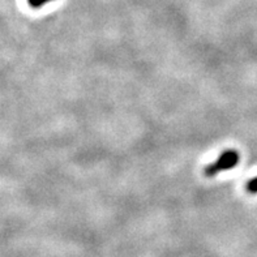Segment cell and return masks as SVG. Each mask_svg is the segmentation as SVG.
<instances>
[{"label":"cell","instance_id":"3957f363","mask_svg":"<svg viewBox=\"0 0 257 257\" xmlns=\"http://www.w3.org/2000/svg\"><path fill=\"white\" fill-rule=\"evenodd\" d=\"M30 4V7H33V8H41V7H43L45 4L50 3V2H52V0H28Z\"/></svg>","mask_w":257,"mask_h":257},{"label":"cell","instance_id":"6da1fadb","mask_svg":"<svg viewBox=\"0 0 257 257\" xmlns=\"http://www.w3.org/2000/svg\"><path fill=\"white\" fill-rule=\"evenodd\" d=\"M239 161H240V156H239L236 150L222 152L221 156L218 157V160L205 167V175L215 176L217 174L222 173V171H228V170L238 166Z\"/></svg>","mask_w":257,"mask_h":257},{"label":"cell","instance_id":"7a4b0ae2","mask_svg":"<svg viewBox=\"0 0 257 257\" xmlns=\"http://www.w3.org/2000/svg\"><path fill=\"white\" fill-rule=\"evenodd\" d=\"M247 191L252 195H256L257 193V178H253L249 182L247 183Z\"/></svg>","mask_w":257,"mask_h":257}]
</instances>
